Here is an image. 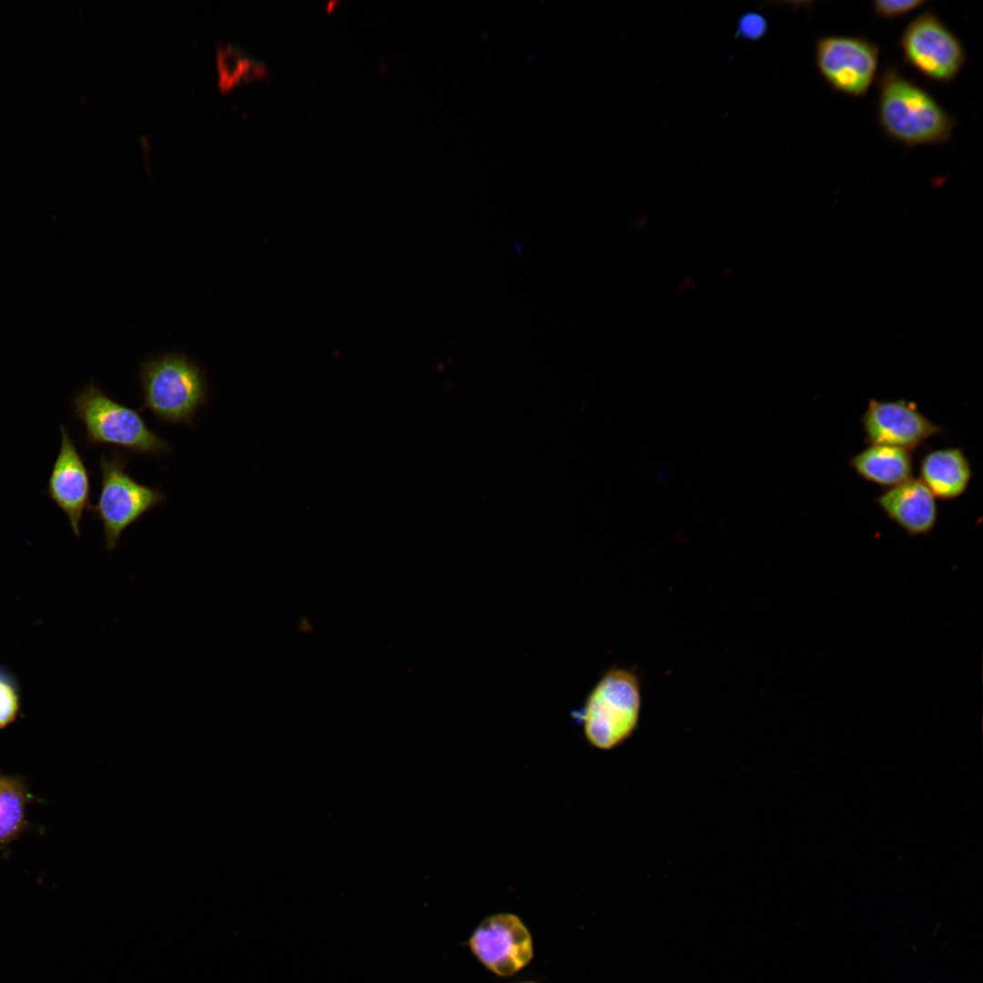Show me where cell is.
Here are the masks:
<instances>
[{
    "label": "cell",
    "instance_id": "6da1fadb",
    "mask_svg": "<svg viewBox=\"0 0 983 983\" xmlns=\"http://www.w3.org/2000/svg\"><path fill=\"white\" fill-rule=\"evenodd\" d=\"M877 119L883 132L907 147L948 143L957 120L926 89L896 66L878 80Z\"/></svg>",
    "mask_w": 983,
    "mask_h": 983
},
{
    "label": "cell",
    "instance_id": "7a4b0ae2",
    "mask_svg": "<svg viewBox=\"0 0 983 983\" xmlns=\"http://www.w3.org/2000/svg\"><path fill=\"white\" fill-rule=\"evenodd\" d=\"M642 709L641 680L633 669L612 666L587 694L583 705L572 712L588 743L611 750L627 740L637 727Z\"/></svg>",
    "mask_w": 983,
    "mask_h": 983
},
{
    "label": "cell",
    "instance_id": "3957f363",
    "mask_svg": "<svg viewBox=\"0 0 983 983\" xmlns=\"http://www.w3.org/2000/svg\"><path fill=\"white\" fill-rule=\"evenodd\" d=\"M142 410L159 421L191 425L205 404L208 385L203 370L185 355L164 354L141 364Z\"/></svg>",
    "mask_w": 983,
    "mask_h": 983
},
{
    "label": "cell",
    "instance_id": "277c9868",
    "mask_svg": "<svg viewBox=\"0 0 983 983\" xmlns=\"http://www.w3.org/2000/svg\"><path fill=\"white\" fill-rule=\"evenodd\" d=\"M73 410L85 426V439L89 445H115L152 456L172 450L168 442L148 428L138 410L114 400L92 381L75 396Z\"/></svg>",
    "mask_w": 983,
    "mask_h": 983
},
{
    "label": "cell",
    "instance_id": "5b68a950",
    "mask_svg": "<svg viewBox=\"0 0 983 983\" xmlns=\"http://www.w3.org/2000/svg\"><path fill=\"white\" fill-rule=\"evenodd\" d=\"M128 456L113 451L100 459L101 489L90 510L103 525L107 552L118 545L123 532L167 498L158 488L137 482L127 471Z\"/></svg>",
    "mask_w": 983,
    "mask_h": 983
},
{
    "label": "cell",
    "instance_id": "8992f818",
    "mask_svg": "<svg viewBox=\"0 0 983 983\" xmlns=\"http://www.w3.org/2000/svg\"><path fill=\"white\" fill-rule=\"evenodd\" d=\"M899 47L909 66L943 85L958 76L967 60L962 42L931 10L921 13L905 27Z\"/></svg>",
    "mask_w": 983,
    "mask_h": 983
},
{
    "label": "cell",
    "instance_id": "52a82bcc",
    "mask_svg": "<svg viewBox=\"0 0 983 983\" xmlns=\"http://www.w3.org/2000/svg\"><path fill=\"white\" fill-rule=\"evenodd\" d=\"M879 53V46L865 37L826 35L816 41V66L834 91L861 97L875 80Z\"/></svg>",
    "mask_w": 983,
    "mask_h": 983
},
{
    "label": "cell",
    "instance_id": "ba28073f",
    "mask_svg": "<svg viewBox=\"0 0 983 983\" xmlns=\"http://www.w3.org/2000/svg\"><path fill=\"white\" fill-rule=\"evenodd\" d=\"M469 946L489 970L501 977L523 968L533 954L529 930L517 916L509 913L485 918L472 933Z\"/></svg>",
    "mask_w": 983,
    "mask_h": 983
},
{
    "label": "cell",
    "instance_id": "9c48e42d",
    "mask_svg": "<svg viewBox=\"0 0 983 983\" xmlns=\"http://www.w3.org/2000/svg\"><path fill=\"white\" fill-rule=\"evenodd\" d=\"M865 441L869 445H887L912 451L930 437L944 431L905 400L871 399L861 418Z\"/></svg>",
    "mask_w": 983,
    "mask_h": 983
},
{
    "label": "cell",
    "instance_id": "30bf717a",
    "mask_svg": "<svg viewBox=\"0 0 983 983\" xmlns=\"http://www.w3.org/2000/svg\"><path fill=\"white\" fill-rule=\"evenodd\" d=\"M61 444L47 483L50 499L68 519L73 533L81 535L84 512L90 509V476L66 428L61 426Z\"/></svg>",
    "mask_w": 983,
    "mask_h": 983
},
{
    "label": "cell",
    "instance_id": "8fae6325",
    "mask_svg": "<svg viewBox=\"0 0 983 983\" xmlns=\"http://www.w3.org/2000/svg\"><path fill=\"white\" fill-rule=\"evenodd\" d=\"M875 502L908 535L927 534L936 525V498L919 478L887 488Z\"/></svg>",
    "mask_w": 983,
    "mask_h": 983
},
{
    "label": "cell",
    "instance_id": "7c38bea8",
    "mask_svg": "<svg viewBox=\"0 0 983 983\" xmlns=\"http://www.w3.org/2000/svg\"><path fill=\"white\" fill-rule=\"evenodd\" d=\"M919 475L935 498L953 500L968 489L972 468L963 449L943 448L931 451L922 458Z\"/></svg>",
    "mask_w": 983,
    "mask_h": 983
},
{
    "label": "cell",
    "instance_id": "4fadbf2b",
    "mask_svg": "<svg viewBox=\"0 0 983 983\" xmlns=\"http://www.w3.org/2000/svg\"><path fill=\"white\" fill-rule=\"evenodd\" d=\"M849 465L862 479L890 488L912 477L913 457L902 448L869 445L852 456Z\"/></svg>",
    "mask_w": 983,
    "mask_h": 983
},
{
    "label": "cell",
    "instance_id": "5bb4252c",
    "mask_svg": "<svg viewBox=\"0 0 983 983\" xmlns=\"http://www.w3.org/2000/svg\"><path fill=\"white\" fill-rule=\"evenodd\" d=\"M218 86L228 92L238 85L264 76L265 68L240 46L220 42L216 48Z\"/></svg>",
    "mask_w": 983,
    "mask_h": 983
},
{
    "label": "cell",
    "instance_id": "9a60e30c",
    "mask_svg": "<svg viewBox=\"0 0 983 983\" xmlns=\"http://www.w3.org/2000/svg\"><path fill=\"white\" fill-rule=\"evenodd\" d=\"M27 801L25 785L0 774V843L14 840L25 829Z\"/></svg>",
    "mask_w": 983,
    "mask_h": 983
},
{
    "label": "cell",
    "instance_id": "2e32d148",
    "mask_svg": "<svg viewBox=\"0 0 983 983\" xmlns=\"http://www.w3.org/2000/svg\"><path fill=\"white\" fill-rule=\"evenodd\" d=\"M21 706V689L15 675L0 666V729L14 723Z\"/></svg>",
    "mask_w": 983,
    "mask_h": 983
},
{
    "label": "cell",
    "instance_id": "e0dca14e",
    "mask_svg": "<svg viewBox=\"0 0 983 983\" xmlns=\"http://www.w3.org/2000/svg\"><path fill=\"white\" fill-rule=\"evenodd\" d=\"M735 28L736 37L745 41L755 42L766 36L769 25L764 15L749 11L739 15Z\"/></svg>",
    "mask_w": 983,
    "mask_h": 983
},
{
    "label": "cell",
    "instance_id": "ac0fdd59",
    "mask_svg": "<svg viewBox=\"0 0 983 983\" xmlns=\"http://www.w3.org/2000/svg\"><path fill=\"white\" fill-rule=\"evenodd\" d=\"M924 0H877L872 4L876 16L893 20L902 17L925 5Z\"/></svg>",
    "mask_w": 983,
    "mask_h": 983
}]
</instances>
